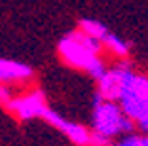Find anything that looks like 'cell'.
<instances>
[{
    "mask_svg": "<svg viewBox=\"0 0 148 146\" xmlns=\"http://www.w3.org/2000/svg\"><path fill=\"white\" fill-rule=\"evenodd\" d=\"M91 131L99 135H105L110 141L129 135L135 129V123L125 116V112L122 106L112 101L99 99L97 95H93V104H91Z\"/></svg>",
    "mask_w": 148,
    "mask_h": 146,
    "instance_id": "3",
    "label": "cell"
},
{
    "mask_svg": "<svg viewBox=\"0 0 148 146\" xmlns=\"http://www.w3.org/2000/svg\"><path fill=\"white\" fill-rule=\"evenodd\" d=\"M48 125H51L55 131L63 135L72 146H89V138H91V129L87 125L80 123V121H72L69 118H65L63 114L55 112L53 108H49L46 112V116L42 118Z\"/></svg>",
    "mask_w": 148,
    "mask_h": 146,
    "instance_id": "6",
    "label": "cell"
},
{
    "mask_svg": "<svg viewBox=\"0 0 148 146\" xmlns=\"http://www.w3.org/2000/svg\"><path fill=\"white\" fill-rule=\"evenodd\" d=\"M13 97V91H12V87H8V86H2L0 84V106H6L8 104V101Z\"/></svg>",
    "mask_w": 148,
    "mask_h": 146,
    "instance_id": "12",
    "label": "cell"
},
{
    "mask_svg": "<svg viewBox=\"0 0 148 146\" xmlns=\"http://www.w3.org/2000/svg\"><path fill=\"white\" fill-rule=\"evenodd\" d=\"M57 55L69 69L80 70L93 80H99L108 69L106 61L103 59V44L78 29L69 30L59 38Z\"/></svg>",
    "mask_w": 148,
    "mask_h": 146,
    "instance_id": "1",
    "label": "cell"
},
{
    "mask_svg": "<svg viewBox=\"0 0 148 146\" xmlns=\"http://www.w3.org/2000/svg\"><path fill=\"white\" fill-rule=\"evenodd\" d=\"M89 146H112V141L105 135H99L91 131V138H89Z\"/></svg>",
    "mask_w": 148,
    "mask_h": 146,
    "instance_id": "11",
    "label": "cell"
},
{
    "mask_svg": "<svg viewBox=\"0 0 148 146\" xmlns=\"http://www.w3.org/2000/svg\"><path fill=\"white\" fill-rule=\"evenodd\" d=\"M103 53H108L110 57L118 61H125L129 59L131 49H133V44L129 40H125L123 36L114 34V32H108V34L103 38Z\"/></svg>",
    "mask_w": 148,
    "mask_h": 146,
    "instance_id": "8",
    "label": "cell"
},
{
    "mask_svg": "<svg viewBox=\"0 0 148 146\" xmlns=\"http://www.w3.org/2000/svg\"><path fill=\"white\" fill-rule=\"evenodd\" d=\"M112 146H148V133L133 131L129 135H123V137L112 141Z\"/></svg>",
    "mask_w": 148,
    "mask_h": 146,
    "instance_id": "10",
    "label": "cell"
},
{
    "mask_svg": "<svg viewBox=\"0 0 148 146\" xmlns=\"http://www.w3.org/2000/svg\"><path fill=\"white\" fill-rule=\"evenodd\" d=\"M133 64L129 63V59L125 61H118L114 66H108L105 70V74L95 80V93L99 99H105V101H112V103H118L120 95H122L123 89V84H125V78L127 72Z\"/></svg>",
    "mask_w": 148,
    "mask_h": 146,
    "instance_id": "5",
    "label": "cell"
},
{
    "mask_svg": "<svg viewBox=\"0 0 148 146\" xmlns=\"http://www.w3.org/2000/svg\"><path fill=\"white\" fill-rule=\"evenodd\" d=\"M76 29L82 30L84 34L91 36V38H95V40H99V42H103V38L110 32L108 27H106L105 23L99 21V19H93V17H80L78 19V27H76Z\"/></svg>",
    "mask_w": 148,
    "mask_h": 146,
    "instance_id": "9",
    "label": "cell"
},
{
    "mask_svg": "<svg viewBox=\"0 0 148 146\" xmlns=\"http://www.w3.org/2000/svg\"><path fill=\"white\" fill-rule=\"evenodd\" d=\"M36 78V72L29 63L19 59L0 57V84L2 86H31Z\"/></svg>",
    "mask_w": 148,
    "mask_h": 146,
    "instance_id": "7",
    "label": "cell"
},
{
    "mask_svg": "<svg viewBox=\"0 0 148 146\" xmlns=\"http://www.w3.org/2000/svg\"><path fill=\"white\" fill-rule=\"evenodd\" d=\"M4 108L17 121L27 123V121L42 120L46 116V112L49 110V101H48V95H46V91L42 87L32 86L29 89L21 91V93L13 95Z\"/></svg>",
    "mask_w": 148,
    "mask_h": 146,
    "instance_id": "4",
    "label": "cell"
},
{
    "mask_svg": "<svg viewBox=\"0 0 148 146\" xmlns=\"http://www.w3.org/2000/svg\"><path fill=\"white\" fill-rule=\"evenodd\" d=\"M118 104L139 133H148V74L129 69Z\"/></svg>",
    "mask_w": 148,
    "mask_h": 146,
    "instance_id": "2",
    "label": "cell"
}]
</instances>
